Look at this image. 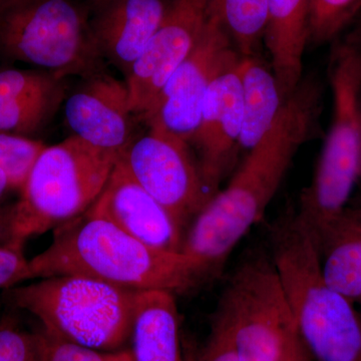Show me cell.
I'll return each instance as SVG.
<instances>
[{"instance_id": "1", "label": "cell", "mask_w": 361, "mask_h": 361, "mask_svg": "<svg viewBox=\"0 0 361 361\" xmlns=\"http://www.w3.org/2000/svg\"><path fill=\"white\" fill-rule=\"evenodd\" d=\"M324 85L315 75L303 78L236 171L192 221L180 252L198 260L210 275L262 219L294 157L318 135Z\"/></svg>"}, {"instance_id": "2", "label": "cell", "mask_w": 361, "mask_h": 361, "mask_svg": "<svg viewBox=\"0 0 361 361\" xmlns=\"http://www.w3.org/2000/svg\"><path fill=\"white\" fill-rule=\"evenodd\" d=\"M28 280L80 275L135 291L185 292L210 276L183 252L159 250L85 211L54 229L51 245L28 260Z\"/></svg>"}, {"instance_id": "3", "label": "cell", "mask_w": 361, "mask_h": 361, "mask_svg": "<svg viewBox=\"0 0 361 361\" xmlns=\"http://www.w3.org/2000/svg\"><path fill=\"white\" fill-rule=\"evenodd\" d=\"M271 259L299 338L314 361H361V313L323 276L307 228L290 211L272 224Z\"/></svg>"}, {"instance_id": "4", "label": "cell", "mask_w": 361, "mask_h": 361, "mask_svg": "<svg viewBox=\"0 0 361 361\" xmlns=\"http://www.w3.org/2000/svg\"><path fill=\"white\" fill-rule=\"evenodd\" d=\"M329 82L334 114L312 182L296 216L312 236L348 207L361 161V25L332 42Z\"/></svg>"}, {"instance_id": "5", "label": "cell", "mask_w": 361, "mask_h": 361, "mask_svg": "<svg viewBox=\"0 0 361 361\" xmlns=\"http://www.w3.org/2000/svg\"><path fill=\"white\" fill-rule=\"evenodd\" d=\"M137 293L96 278L59 275L16 287L9 297L16 307L39 318L45 331L111 353L130 339Z\"/></svg>"}, {"instance_id": "6", "label": "cell", "mask_w": 361, "mask_h": 361, "mask_svg": "<svg viewBox=\"0 0 361 361\" xmlns=\"http://www.w3.org/2000/svg\"><path fill=\"white\" fill-rule=\"evenodd\" d=\"M120 156L71 135L45 147L32 166L11 210L16 246L75 219L99 198Z\"/></svg>"}, {"instance_id": "7", "label": "cell", "mask_w": 361, "mask_h": 361, "mask_svg": "<svg viewBox=\"0 0 361 361\" xmlns=\"http://www.w3.org/2000/svg\"><path fill=\"white\" fill-rule=\"evenodd\" d=\"M0 54L66 78L106 71L89 9L73 0H11L0 11Z\"/></svg>"}, {"instance_id": "8", "label": "cell", "mask_w": 361, "mask_h": 361, "mask_svg": "<svg viewBox=\"0 0 361 361\" xmlns=\"http://www.w3.org/2000/svg\"><path fill=\"white\" fill-rule=\"evenodd\" d=\"M215 318L229 329L240 361H277L294 322L271 256H251L237 267Z\"/></svg>"}, {"instance_id": "9", "label": "cell", "mask_w": 361, "mask_h": 361, "mask_svg": "<svg viewBox=\"0 0 361 361\" xmlns=\"http://www.w3.org/2000/svg\"><path fill=\"white\" fill-rule=\"evenodd\" d=\"M148 127V132L135 137L118 159L183 229L212 196L189 142L160 123H149Z\"/></svg>"}, {"instance_id": "10", "label": "cell", "mask_w": 361, "mask_h": 361, "mask_svg": "<svg viewBox=\"0 0 361 361\" xmlns=\"http://www.w3.org/2000/svg\"><path fill=\"white\" fill-rule=\"evenodd\" d=\"M241 58L219 16L211 9L210 18L193 51L173 73L142 120L147 125L160 123L190 144L209 87Z\"/></svg>"}, {"instance_id": "11", "label": "cell", "mask_w": 361, "mask_h": 361, "mask_svg": "<svg viewBox=\"0 0 361 361\" xmlns=\"http://www.w3.org/2000/svg\"><path fill=\"white\" fill-rule=\"evenodd\" d=\"M213 0H173L158 30L126 78L133 114L142 118L200 39Z\"/></svg>"}, {"instance_id": "12", "label": "cell", "mask_w": 361, "mask_h": 361, "mask_svg": "<svg viewBox=\"0 0 361 361\" xmlns=\"http://www.w3.org/2000/svg\"><path fill=\"white\" fill-rule=\"evenodd\" d=\"M82 80L66 96V125L73 135L92 147L122 155L135 137L125 80L106 71Z\"/></svg>"}, {"instance_id": "13", "label": "cell", "mask_w": 361, "mask_h": 361, "mask_svg": "<svg viewBox=\"0 0 361 361\" xmlns=\"http://www.w3.org/2000/svg\"><path fill=\"white\" fill-rule=\"evenodd\" d=\"M239 61L209 87L198 128L190 142L198 152L202 178L212 197L219 191L239 148L243 118Z\"/></svg>"}, {"instance_id": "14", "label": "cell", "mask_w": 361, "mask_h": 361, "mask_svg": "<svg viewBox=\"0 0 361 361\" xmlns=\"http://www.w3.org/2000/svg\"><path fill=\"white\" fill-rule=\"evenodd\" d=\"M87 210L146 245L167 252L182 249V228L130 176L120 159L99 198Z\"/></svg>"}, {"instance_id": "15", "label": "cell", "mask_w": 361, "mask_h": 361, "mask_svg": "<svg viewBox=\"0 0 361 361\" xmlns=\"http://www.w3.org/2000/svg\"><path fill=\"white\" fill-rule=\"evenodd\" d=\"M164 0H92L89 25L104 63L129 77L133 66L161 25Z\"/></svg>"}, {"instance_id": "16", "label": "cell", "mask_w": 361, "mask_h": 361, "mask_svg": "<svg viewBox=\"0 0 361 361\" xmlns=\"http://www.w3.org/2000/svg\"><path fill=\"white\" fill-rule=\"evenodd\" d=\"M68 96V78L44 70L0 71V134L30 137Z\"/></svg>"}, {"instance_id": "17", "label": "cell", "mask_w": 361, "mask_h": 361, "mask_svg": "<svg viewBox=\"0 0 361 361\" xmlns=\"http://www.w3.org/2000/svg\"><path fill=\"white\" fill-rule=\"evenodd\" d=\"M310 0H268L266 44L272 73L284 99L303 77V56L308 45Z\"/></svg>"}, {"instance_id": "18", "label": "cell", "mask_w": 361, "mask_h": 361, "mask_svg": "<svg viewBox=\"0 0 361 361\" xmlns=\"http://www.w3.org/2000/svg\"><path fill=\"white\" fill-rule=\"evenodd\" d=\"M312 236V235H311ZM323 276L353 303L361 302V203L341 215L313 237Z\"/></svg>"}, {"instance_id": "19", "label": "cell", "mask_w": 361, "mask_h": 361, "mask_svg": "<svg viewBox=\"0 0 361 361\" xmlns=\"http://www.w3.org/2000/svg\"><path fill=\"white\" fill-rule=\"evenodd\" d=\"M130 341L135 361H184L174 294L159 290L137 293Z\"/></svg>"}, {"instance_id": "20", "label": "cell", "mask_w": 361, "mask_h": 361, "mask_svg": "<svg viewBox=\"0 0 361 361\" xmlns=\"http://www.w3.org/2000/svg\"><path fill=\"white\" fill-rule=\"evenodd\" d=\"M238 73L243 111L239 148L250 149L270 129L286 99L274 73L255 56L241 58Z\"/></svg>"}, {"instance_id": "21", "label": "cell", "mask_w": 361, "mask_h": 361, "mask_svg": "<svg viewBox=\"0 0 361 361\" xmlns=\"http://www.w3.org/2000/svg\"><path fill=\"white\" fill-rule=\"evenodd\" d=\"M212 8L242 58L255 56L268 23V0H213Z\"/></svg>"}, {"instance_id": "22", "label": "cell", "mask_w": 361, "mask_h": 361, "mask_svg": "<svg viewBox=\"0 0 361 361\" xmlns=\"http://www.w3.org/2000/svg\"><path fill=\"white\" fill-rule=\"evenodd\" d=\"M361 13V0H310L308 44L336 42Z\"/></svg>"}, {"instance_id": "23", "label": "cell", "mask_w": 361, "mask_h": 361, "mask_svg": "<svg viewBox=\"0 0 361 361\" xmlns=\"http://www.w3.org/2000/svg\"><path fill=\"white\" fill-rule=\"evenodd\" d=\"M45 147L44 142L32 137L0 134V168L8 176L11 188H23Z\"/></svg>"}, {"instance_id": "24", "label": "cell", "mask_w": 361, "mask_h": 361, "mask_svg": "<svg viewBox=\"0 0 361 361\" xmlns=\"http://www.w3.org/2000/svg\"><path fill=\"white\" fill-rule=\"evenodd\" d=\"M0 361H39V339L11 324L0 326Z\"/></svg>"}, {"instance_id": "25", "label": "cell", "mask_w": 361, "mask_h": 361, "mask_svg": "<svg viewBox=\"0 0 361 361\" xmlns=\"http://www.w3.org/2000/svg\"><path fill=\"white\" fill-rule=\"evenodd\" d=\"M39 339V361H104L106 353L71 343L42 330Z\"/></svg>"}, {"instance_id": "26", "label": "cell", "mask_w": 361, "mask_h": 361, "mask_svg": "<svg viewBox=\"0 0 361 361\" xmlns=\"http://www.w3.org/2000/svg\"><path fill=\"white\" fill-rule=\"evenodd\" d=\"M28 260L23 247L0 246V288H11L14 284L28 280Z\"/></svg>"}, {"instance_id": "27", "label": "cell", "mask_w": 361, "mask_h": 361, "mask_svg": "<svg viewBox=\"0 0 361 361\" xmlns=\"http://www.w3.org/2000/svg\"><path fill=\"white\" fill-rule=\"evenodd\" d=\"M199 361H240L229 329L216 318Z\"/></svg>"}, {"instance_id": "28", "label": "cell", "mask_w": 361, "mask_h": 361, "mask_svg": "<svg viewBox=\"0 0 361 361\" xmlns=\"http://www.w3.org/2000/svg\"><path fill=\"white\" fill-rule=\"evenodd\" d=\"M277 361H314L299 338L295 326L287 337L281 355Z\"/></svg>"}, {"instance_id": "29", "label": "cell", "mask_w": 361, "mask_h": 361, "mask_svg": "<svg viewBox=\"0 0 361 361\" xmlns=\"http://www.w3.org/2000/svg\"><path fill=\"white\" fill-rule=\"evenodd\" d=\"M11 210L13 206L0 209V246L14 245L11 237Z\"/></svg>"}, {"instance_id": "30", "label": "cell", "mask_w": 361, "mask_h": 361, "mask_svg": "<svg viewBox=\"0 0 361 361\" xmlns=\"http://www.w3.org/2000/svg\"><path fill=\"white\" fill-rule=\"evenodd\" d=\"M104 361H135L130 349H118V350L106 353Z\"/></svg>"}, {"instance_id": "31", "label": "cell", "mask_w": 361, "mask_h": 361, "mask_svg": "<svg viewBox=\"0 0 361 361\" xmlns=\"http://www.w3.org/2000/svg\"><path fill=\"white\" fill-rule=\"evenodd\" d=\"M11 187V182H9L8 176L6 173L0 168V199L6 193L7 189Z\"/></svg>"}, {"instance_id": "32", "label": "cell", "mask_w": 361, "mask_h": 361, "mask_svg": "<svg viewBox=\"0 0 361 361\" xmlns=\"http://www.w3.org/2000/svg\"><path fill=\"white\" fill-rule=\"evenodd\" d=\"M11 0H0V11L11 2Z\"/></svg>"}, {"instance_id": "33", "label": "cell", "mask_w": 361, "mask_h": 361, "mask_svg": "<svg viewBox=\"0 0 361 361\" xmlns=\"http://www.w3.org/2000/svg\"><path fill=\"white\" fill-rule=\"evenodd\" d=\"M357 185H360V194H361V161H360V178H358ZM358 203H361V201H360V202H358Z\"/></svg>"}, {"instance_id": "34", "label": "cell", "mask_w": 361, "mask_h": 361, "mask_svg": "<svg viewBox=\"0 0 361 361\" xmlns=\"http://www.w3.org/2000/svg\"><path fill=\"white\" fill-rule=\"evenodd\" d=\"M360 305H361V302H360ZM360 313H361V312H360Z\"/></svg>"}]
</instances>
